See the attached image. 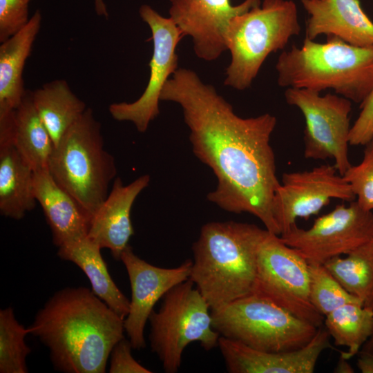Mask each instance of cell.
I'll use <instances>...</instances> for the list:
<instances>
[{"mask_svg":"<svg viewBox=\"0 0 373 373\" xmlns=\"http://www.w3.org/2000/svg\"><path fill=\"white\" fill-rule=\"evenodd\" d=\"M350 184L361 207L373 211V153L364 154L361 163L351 166L343 175Z\"/></svg>","mask_w":373,"mask_h":373,"instance_id":"cell-29","label":"cell"},{"mask_svg":"<svg viewBox=\"0 0 373 373\" xmlns=\"http://www.w3.org/2000/svg\"><path fill=\"white\" fill-rule=\"evenodd\" d=\"M30 328H25L8 307L0 310V372L26 373V357L30 348L25 341Z\"/></svg>","mask_w":373,"mask_h":373,"instance_id":"cell-27","label":"cell"},{"mask_svg":"<svg viewBox=\"0 0 373 373\" xmlns=\"http://www.w3.org/2000/svg\"><path fill=\"white\" fill-rule=\"evenodd\" d=\"M329 339L320 327L307 345L291 351L259 350L223 336L218 346L230 373H312L323 352L332 347Z\"/></svg>","mask_w":373,"mask_h":373,"instance_id":"cell-16","label":"cell"},{"mask_svg":"<svg viewBox=\"0 0 373 373\" xmlns=\"http://www.w3.org/2000/svg\"><path fill=\"white\" fill-rule=\"evenodd\" d=\"M120 260L128 273L131 298L124 318V330L133 349L145 347L144 327L156 303L173 287L189 279L193 261L186 260L173 268L151 265L134 254L128 245Z\"/></svg>","mask_w":373,"mask_h":373,"instance_id":"cell-14","label":"cell"},{"mask_svg":"<svg viewBox=\"0 0 373 373\" xmlns=\"http://www.w3.org/2000/svg\"><path fill=\"white\" fill-rule=\"evenodd\" d=\"M285 98L304 116L305 157L332 159L343 175L352 165L348 155L352 102L338 95H321L318 91L295 88H287Z\"/></svg>","mask_w":373,"mask_h":373,"instance_id":"cell-10","label":"cell"},{"mask_svg":"<svg viewBox=\"0 0 373 373\" xmlns=\"http://www.w3.org/2000/svg\"><path fill=\"white\" fill-rule=\"evenodd\" d=\"M309 263L294 248L267 230L257 256L252 293L263 296L295 316L320 327L325 316L309 296Z\"/></svg>","mask_w":373,"mask_h":373,"instance_id":"cell-9","label":"cell"},{"mask_svg":"<svg viewBox=\"0 0 373 373\" xmlns=\"http://www.w3.org/2000/svg\"><path fill=\"white\" fill-rule=\"evenodd\" d=\"M34 189L57 247L88 235L90 216L55 182L48 169L34 172Z\"/></svg>","mask_w":373,"mask_h":373,"instance_id":"cell-19","label":"cell"},{"mask_svg":"<svg viewBox=\"0 0 373 373\" xmlns=\"http://www.w3.org/2000/svg\"><path fill=\"white\" fill-rule=\"evenodd\" d=\"M96 14L105 18L108 17V12L104 0H94Z\"/></svg>","mask_w":373,"mask_h":373,"instance_id":"cell-35","label":"cell"},{"mask_svg":"<svg viewBox=\"0 0 373 373\" xmlns=\"http://www.w3.org/2000/svg\"><path fill=\"white\" fill-rule=\"evenodd\" d=\"M350 184L336 167L323 164L309 171L285 173L277 189L274 216L280 235L296 224L298 218L318 213L331 199L354 201Z\"/></svg>","mask_w":373,"mask_h":373,"instance_id":"cell-13","label":"cell"},{"mask_svg":"<svg viewBox=\"0 0 373 373\" xmlns=\"http://www.w3.org/2000/svg\"><path fill=\"white\" fill-rule=\"evenodd\" d=\"M160 100L179 104L195 155L214 173L217 186L207 200L234 213H249L278 236L274 216L280 184L270 139L277 119L269 113L243 118L193 70L178 68Z\"/></svg>","mask_w":373,"mask_h":373,"instance_id":"cell-1","label":"cell"},{"mask_svg":"<svg viewBox=\"0 0 373 373\" xmlns=\"http://www.w3.org/2000/svg\"><path fill=\"white\" fill-rule=\"evenodd\" d=\"M267 230L254 224L211 222L193 245L189 279L211 310L252 293L258 251Z\"/></svg>","mask_w":373,"mask_h":373,"instance_id":"cell-3","label":"cell"},{"mask_svg":"<svg viewBox=\"0 0 373 373\" xmlns=\"http://www.w3.org/2000/svg\"><path fill=\"white\" fill-rule=\"evenodd\" d=\"M169 17L183 37L193 41L196 56L212 61L227 50L226 35L231 19L252 8L260 0H245L233 6L230 0H169Z\"/></svg>","mask_w":373,"mask_h":373,"instance_id":"cell-15","label":"cell"},{"mask_svg":"<svg viewBox=\"0 0 373 373\" xmlns=\"http://www.w3.org/2000/svg\"><path fill=\"white\" fill-rule=\"evenodd\" d=\"M276 69L281 87L332 89L361 104L373 88V46H352L336 37L325 43L305 38L301 46L280 54Z\"/></svg>","mask_w":373,"mask_h":373,"instance_id":"cell-4","label":"cell"},{"mask_svg":"<svg viewBox=\"0 0 373 373\" xmlns=\"http://www.w3.org/2000/svg\"><path fill=\"white\" fill-rule=\"evenodd\" d=\"M324 323L334 344L348 348L341 354V358L348 360L359 352L373 334V310L361 303H347L326 315Z\"/></svg>","mask_w":373,"mask_h":373,"instance_id":"cell-26","label":"cell"},{"mask_svg":"<svg viewBox=\"0 0 373 373\" xmlns=\"http://www.w3.org/2000/svg\"><path fill=\"white\" fill-rule=\"evenodd\" d=\"M211 314L212 327L220 336L266 352L300 349L318 329L254 293L211 310Z\"/></svg>","mask_w":373,"mask_h":373,"instance_id":"cell-7","label":"cell"},{"mask_svg":"<svg viewBox=\"0 0 373 373\" xmlns=\"http://www.w3.org/2000/svg\"><path fill=\"white\" fill-rule=\"evenodd\" d=\"M58 249V256L77 265L88 278L92 291L125 318L129 311L130 300L111 278L101 255L100 246L86 236Z\"/></svg>","mask_w":373,"mask_h":373,"instance_id":"cell-21","label":"cell"},{"mask_svg":"<svg viewBox=\"0 0 373 373\" xmlns=\"http://www.w3.org/2000/svg\"><path fill=\"white\" fill-rule=\"evenodd\" d=\"M354 372L353 367L347 362V360L341 357H340V359L334 370V372L336 373H353Z\"/></svg>","mask_w":373,"mask_h":373,"instance_id":"cell-34","label":"cell"},{"mask_svg":"<svg viewBox=\"0 0 373 373\" xmlns=\"http://www.w3.org/2000/svg\"><path fill=\"white\" fill-rule=\"evenodd\" d=\"M361 109L354 124L351 126L350 144L366 145L373 138V88L360 104Z\"/></svg>","mask_w":373,"mask_h":373,"instance_id":"cell-31","label":"cell"},{"mask_svg":"<svg viewBox=\"0 0 373 373\" xmlns=\"http://www.w3.org/2000/svg\"><path fill=\"white\" fill-rule=\"evenodd\" d=\"M323 265L348 293L373 310V238L347 257L336 256Z\"/></svg>","mask_w":373,"mask_h":373,"instance_id":"cell-25","label":"cell"},{"mask_svg":"<svg viewBox=\"0 0 373 373\" xmlns=\"http://www.w3.org/2000/svg\"><path fill=\"white\" fill-rule=\"evenodd\" d=\"M309 300L323 316L347 303L362 304L341 286L323 264L309 263Z\"/></svg>","mask_w":373,"mask_h":373,"instance_id":"cell-28","label":"cell"},{"mask_svg":"<svg viewBox=\"0 0 373 373\" xmlns=\"http://www.w3.org/2000/svg\"><path fill=\"white\" fill-rule=\"evenodd\" d=\"M207 301L190 280L173 287L162 297L160 309L149 318L151 348L166 373H175L186 347L198 342L206 350L218 345Z\"/></svg>","mask_w":373,"mask_h":373,"instance_id":"cell-8","label":"cell"},{"mask_svg":"<svg viewBox=\"0 0 373 373\" xmlns=\"http://www.w3.org/2000/svg\"><path fill=\"white\" fill-rule=\"evenodd\" d=\"M32 0H0V42L22 29L29 21L28 6Z\"/></svg>","mask_w":373,"mask_h":373,"instance_id":"cell-30","label":"cell"},{"mask_svg":"<svg viewBox=\"0 0 373 373\" xmlns=\"http://www.w3.org/2000/svg\"><path fill=\"white\" fill-rule=\"evenodd\" d=\"M140 16L150 28L153 51L149 62V82L142 95L133 102L113 103L108 111L117 121L131 122L144 133L151 122L160 114L159 102L162 89L178 70L176 48L183 35L170 17H164L149 5H142Z\"/></svg>","mask_w":373,"mask_h":373,"instance_id":"cell-12","label":"cell"},{"mask_svg":"<svg viewBox=\"0 0 373 373\" xmlns=\"http://www.w3.org/2000/svg\"><path fill=\"white\" fill-rule=\"evenodd\" d=\"M35 108L49 133L54 147L83 115L86 103L71 90L65 79H55L32 91Z\"/></svg>","mask_w":373,"mask_h":373,"instance_id":"cell-23","label":"cell"},{"mask_svg":"<svg viewBox=\"0 0 373 373\" xmlns=\"http://www.w3.org/2000/svg\"><path fill=\"white\" fill-rule=\"evenodd\" d=\"M280 237L308 263L324 264L373 238V211L365 210L352 201L347 207L338 205L319 217L308 229L295 224Z\"/></svg>","mask_w":373,"mask_h":373,"instance_id":"cell-11","label":"cell"},{"mask_svg":"<svg viewBox=\"0 0 373 373\" xmlns=\"http://www.w3.org/2000/svg\"><path fill=\"white\" fill-rule=\"evenodd\" d=\"M300 30L297 8L291 0H264L233 17L226 35L231 61L224 85L238 90L249 88L267 57L283 50Z\"/></svg>","mask_w":373,"mask_h":373,"instance_id":"cell-6","label":"cell"},{"mask_svg":"<svg viewBox=\"0 0 373 373\" xmlns=\"http://www.w3.org/2000/svg\"><path fill=\"white\" fill-rule=\"evenodd\" d=\"M34 171L12 144H0V213L22 219L36 203Z\"/></svg>","mask_w":373,"mask_h":373,"instance_id":"cell-22","label":"cell"},{"mask_svg":"<svg viewBox=\"0 0 373 373\" xmlns=\"http://www.w3.org/2000/svg\"><path fill=\"white\" fill-rule=\"evenodd\" d=\"M101 124L87 108L54 147L48 169L90 219L108 194L117 174L114 157L104 148Z\"/></svg>","mask_w":373,"mask_h":373,"instance_id":"cell-5","label":"cell"},{"mask_svg":"<svg viewBox=\"0 0 373 373\" xmlns=\"http://www.w3.org/2000/svg\"><path fill=\"white\" fill-rule=\"evenodd\" d=\"M149 182V175L140 176L127 185L123 184L119 177L116 178L106 198L90 219L88 237L102 249H109L115 260H120L134 233L131 208Z\"/></svg>","mask_w":373,"mask_h":373,"instance_id":"cell-17","label":"cell"},{"mask_svg":"<svg viewBox=\"0 0 373 373\" xmlns=\"http://www.w3.org/2000/svg\"><path fill=\"white\" fill-rule=\"evenodd\" d=\"M124 321L91 289L66 287L48 299L29 327L49 349L57 371L104 373L113 347L124 338Z\"/></svg>","mask_w":373,"mask_h":373,"instance_id":"cell-2","label":"cell"},{"mask_svg":"<svg viewBox=\"0 0 373 373\" xmlns=\"http://www.w3.org/2000/svg\"><path fill=\"white\" fill-rule=\"evenodd\" d=\"M308 14L305 38L325 35L352 46H373V22L359 0H301Z\"/></svg>","mask_w":373,"mask_h":373,"instance_id":"cell-18","label":"cell"},{"mask_svg":"<svg viewBox=\"0 0 373 373\" xmlns=\"http://www.w3.org/2000/svg\"><path fill=\"white\" fill-rule=\"evenodd\" d=\"M357 367L362 373H373V355L358 352Z\"/></svg>","mask_w":373,"mask_h":373,"instance_id":"cell-33","label":"cell"},{"mask_svg":"<svg viewBox=\"0 0 373 373\" xmlns=\"http://www.w3.org/2000/svg\"><path fill=\"white\" fill-rule=\"evenodd\" d=\"M39 10L19 32L0 46V116L13 113L26 95L23 72L41 26Z\"/></svg>","mask_w":373,"mask_h":373,"instance_id":"cell-20","label":"cell"},{"mask_svg":"<svg viewBox=\"0 0 373 373\" xmlns=\"http://www.w3.org/2000/svg\"><path fill=\"white\" fill-rule=\"evenodd\" d=\"M132 345L125 338L113 347L110 356V373H151L152 372L139 363L132 356Z\"/></svg>","mask_w":373,"mask_h":373,"instance_id":"cell-32","label":"cell"},{"mask_svg":"<svg viewBox=\"0 0 373 373\" xmlns=\"http://www.w3.org/2000/svg\"><path fill=\"white\" fill-rule=\"evenodd\" d=\"M373 153V138L372 140L365 145V149L364 154H372Z\"/></svg>","mask_w":373,"mask_h":373,"instance_id":"cell-37","label":"cell"},{"mask_svg":"<svg viewBox=\"0 0 373 373\" xmlns=\"http://www.w3.org/2000/svg\"><path fill=\"white\" fill-rule=\"evenodd\" d=\"M13 144L34 172L48 169L54 144L35 108L30 90L15 110Z\"/></svg>","mask_w":373,"mask_h":373,"instance_id":"cell-24","label":"cell"},{"mask_svg":"<svg viewBox=\"0 0 373 373\" xmlns=\"http://www.w3.org/2000/svg\"><path fill=\"white\" fill-rule=\"evenodd\" d=\"M359 352H363L373 355V334L362 346Z\"/></svg>","mask_w":373,"mask_h":373,"instance_id":"cell-36","label":"cell"}]
</instances>
